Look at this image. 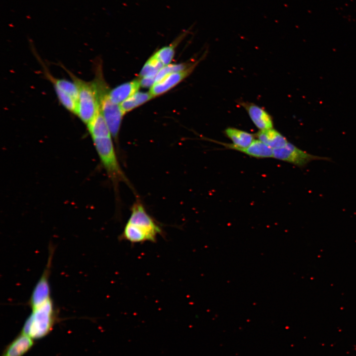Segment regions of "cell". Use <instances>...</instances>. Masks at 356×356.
Wrapping results in <instances>:
<instances>
[{"label": "cell", "instance_id": "1", "mask_svg": "<svg viewBox=\"0 0 356 356\" xmlns=\"http://www.w3.org/2000/svg\"><path fill=\"white\" fill-rule=\"evenodd\" d=\"M31 310L32 313L25 322L21 332L34 340L42 338L50 332L56 319L51 298Z\"/></svg>", "mask_w": 356, "mask_h": 356}, {"label": "cell", "instance_id": "2", "mask_svg": "<svg viewBox=\"0 0 356 356\" xmlns=\"http://www.w3.org/2000/svg\"><path fill=\"white\" fill-rule=\"evenodd\" d=\"M111 135L91 138L95 150L106 174L117 188L120 182L128 183L119 164Z\"/></svg>", "mask_w": 356, "mask_h": 356}, {"label": "cell", "instance_id": "3", "mask_svg": "<svg viewBox=\"0 0 356 356\" xmlns=\"http://www.w3.org/2000/svg\"><path fill=\"white\" fill-rule=\"evenodd\" d=\"M78 89L76 115L87 125L100 111L97 90L93 81L82 80L64 67Z\"/></svg>", "mask_w": 356, "mask_h": 356}, {"label": "cell", "instance_id": "4", "mask_svg": "<svg viewBox=\"0 0 356 356\" xmlns=\"http://www.w3.org/2000/svg\"><path fill=\"white\" fill-rule=\"evenodd\" d=\"M127 223L143 233L148 242H155L157 236L163 234L160 225L148 214L139 199L136 200L132 205L131 215Z\"/></svg>", "mask_w": 356, "mask_h": 356}, {"label": "cell", "instance_id": "5", "mask_svg": "<svg viewBox=\"0 0 356 356\" xmlns=\"http://www.w3.org/2000/svg\"><path fill=\"white\" fill-rule=\"evenodd\" d=\"M46 78L53 85L59 102L68 111L76 115L78 98V89L73 82L64 79H57L49 73L38 57Z\"/></svg>", "mask_w": 356, "mask_h": 356}, {"label": "cell", "instance_id": "6", "mask_svg": "<svg viewBox=\"0 0 356 356\" xmlns=\"http://www.w3.org/2000/svg\"><path fill=\"white\" fill-rule=\"evenodd\" d=\"M107 87L97 91L100 110L103 116L112 137L117 139L121 124L124 115L120 105L113 102L109 98Z\"/></svg>", "mask_w": 356, "mask_h": 356}, {"label": "cell", "instance_id": "7", "mask_svg": "<svg viewBox=\"0 0 356 356\" xmlns=\"http://www.w3.org/2000/svg\"><path fill=\"white\" fill-rule=\"evenodd\" d=\"M273 158L300 168L305 167L312 161L330 160L328 157L310 154L289 142L283 147L273 149Z\"/></svg>", "mask_w": 356, "mask_h": 356}, {"label": "cell", "instance_id": "8", "mask_svg": "<svg viewBox=\"0 0 356 356\" xmlns=\"http://www.w3.org/2000/svg\"><path fill=\"white\" fill-rule=\"evenodd\" d=\"M50 250V252L49 254L46 267L34 288L29 300L28 305L31 308L40 305L51 298L48 278L53 253V249L52 246Z\"/></svg>", "mask_w": 356, "mask_h": 356}, {"label": "cell", "instance_id": "9", "mask_svg": "<svg viewBox=\"0 0 356 356\" xmlns=\"http://www.w3.org/2000/svg\"><path fill=\"white\" fill-rule=\"evenodd\" d=\"M197 64L196 62L185 70L167 75L161 80L155 83L151 87L149 92L155 97L167 92L189 75Z\"/></svg>", "mask_w": 356, "mask_h": 356}, {"label": "cell", "instance_id": "10", "mask_svg": "<svg viewBox=\"0 0 356 356\" xmlns=\"http://www.w3.org/2000/svg\"><path fill=\"white\" fill-rule=\"evenodd\" d=\"M243 106L253 123L260 130L273 128V123L271 116L262 108L253 103H245Z\"/></svg>", "mask_w": 356, "mask_h": 356}, {"label": "cell", "instance_id": "11", "mask_svg": "<svg viewBox=\"0 0 356 356\" xmlns=\"http://www.w3.org/2000/svg\"><path fill=\"white\" fill-rule=\"evenodd\" d=\"M34 345V339L21 333L4 349L1 356H23Z\"/></svg>", "mask_w": 356, "mask_h": 356}, {"label": "cell", "instance_id": "12", "mask_svg": "<svg viewBox=\"0 0 356 356\" xmlns=\"http://www.w3.org/2000/svg\"><path fill=\"white\" fill-rule=\"evenodd\" d=\"M140 86L138 80L122 84L109 92V98L113 102L120 104L137 92Z\"/></svg>", "mask_w": 356, "mask_h": 356}, {"label": "cell", "instance_id": "13", "mask_svg": "<svg viewBox=\"0 0 356 356\" xmlns=\"http://www.w3.org/2000/svg\"><path fill=\"white\" fill-rule=\"evenodd\" d=\"M225 134L232 143H222L225 147L231 149L233 147L244 148L249 146L255 140L252 134L234 128H227L224 131Z\"/></svg>", "mask_w": 356, "mask_h": 356}, {"label": "cell", "instance_id": "14", "mask_svg": "<svg viewBox=\"0 0 356 356\" xmlns=\"http://www.w3.org/2000/svg\"><path fill=\"white\" fill-rule=\"evenodd\" d=\"M255 136L273 150L283 147L288 142L285 136L273 128L260 130Z\"/></svg>", "mask_w": 356, "mask_h": 356}, {"label": "cell", "instance_id": "15", "mask_svg": "<svg viewBox=\"0 0 356 356\" xmlns=\"http://www.w3.org/2000/svg\"><path fill=\"white\" fill-rule=\"evenodd\" d=\"M256 158L273 157V150L259 139H255L248 146L244 148H231Z\"/></svg>", "mask_w": 356, "mask_h": 356}, {"label": "cell", "instance_id": "16", "mask_svg": "<svg viewBox=\"0 0 356 356\" xmlns=\"http://www.w3.org/2000/svg\"><path fill=\"white\" fill-rule=\"evenodd\" d=\"M87 126L91 138L112 135L100 110Z\"/></svg>", "mask_w": 356, "mask_h": 356}, {"label": "cell", "instance_id": "17", "mask_svg": "<svg viewBox=\"0 0 356 356\" xmlns=\"http://www.w3.org/2000/svg\"><path fill=\"white\" fill-rule=\"evenodd\" d=\"M154 97L149 92H136L120 103V108L125 114L126 113L140 106Z\"/></svg>", "mask_w": 356, "mask_h": 356}, {"label": "cell", "instance_id": "18", "mask_svg": "<svg viewBox=\"0 0 356 356\" xmlns=\"http://www.w3.org/2000/svg\"><path fill=\"white\" fill-rule=\"evenodd\" d=\"M187 32L181 34L175 41L174 43L169 46L162 47L158 50L154 55L164 65L170 64L175 54V46L176 44L181 40L185 36Z\"/></svg>", "mask_w": 356, "mask_h": 356}, {"label": "cell", "instance_id": "19", "mask_svg": "<svg viewBox=\"0 0 356 356\" xmlns=\"http://www.w3.org/2000/svg\"><path fill=\"white\" fill-rule=\"evenodd\" d=\"M164 66V65L153 55L144 65L140 72V76L141 78L155 77L158 72Z\"/></svg>", "mask_w": 356, "mask_h": 356}, {"label": "cell", "instance_id": "20", "mask_svg": "<svg viewBox=\"0 0 356 356\" xmlns=\"http://www.w3.org/2000/svg\"><path fill=\"white\" fill-rule=\"evenodd\" d=\"M187 67V65L184 64H170L164 66L156 75L155 77V83L161 80L167 75L185 70L188 67Z\"/></svg>", "mask_w": 356, "mask_h": 356}, {"label": "cell", "instance_id": "21", "mask_svg": "<svg viewBox=\"0 0 356 356\" xmlns=\"http://www.w3.org/2000/svg\"><path fill=\"white\" fill-rule=\"evenodd\" d=\"M140 83V86L143 88H151L155 83V77L142 78Z\"/></svg>", "mask_w": 356, "mask_h": 356}]
</instances>
